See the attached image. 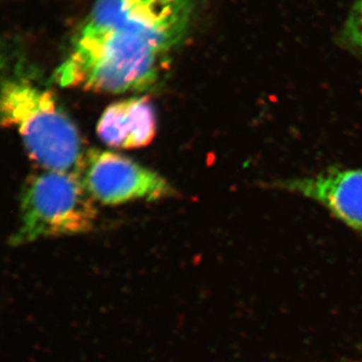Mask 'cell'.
<instances>
[{"instance_id":"6da1fadb","label":"cell","mask_w":362,"mask_h":362,"mask_svg":"<svg viewBox=\"0 0 362 362\" xmlns=\"http://www.w3.org/2000/svg\"><path fill=\"white\" fill-rule=\"evenodd\" d=\"M171 51L143 33L84 23L54 78L62 87L103 94L144 92L160 78Z\"/></svg>"},{"instance_id":"7a4b0ae2","label":"cell","mask_w":362,"mask_h":362,"mask_svg":"<svg viewBox=\"0 0 362 362\" xmlns=\"http://www.w3.org/2000/svg\"><path fill=\"white\" fill-rule=\"evenodd\" d=\"M1 121L18 130L28 156L45 170L78 173L82 139L51 90L23 78L4 81Z\"/></svg>"},{"instance_id":"3957f363","label":"cell","mask_w":362,"mask_h":362,"mask_svg":"<svg viewBox=\"0 0 362 362\" xmlns=\"http://www.w3.org/2000/svg\"><path fill=\"white\" fill-rule=\"evenodd\" d=\"M97 209L77 173L45 170L25 181L13 246L47 238L82 235L94 228Z\"/></svg>"},{"instance_id":"277c9868","label":"cell","mask_w":362,"mask_h":362,"mask_svg":"<svg viewBox=\"0 0 362 362\" xmlns=\"http://www.w3.org/2000/svg\"><path fill=\"white\" fill-rule=\"evenodd\" d=\"M78 175L94 201L107 206L157 201L175 194L165 178L115 152L90 150L83 158Z\"/></svg>"},{"instance_id":"5b68a950","label":"cell","mask_w":362,"mask_h":362,"mask_svg":"<svg viewBox=\"0 0 362 362\" xmlns=\"http://www.w3.org/2000/svg\"><path fill=\"white\" fill-rule=\"evenodd\" d=\"M192 11V0H97L86 21L135 25L177 47L188 32Z\"/></svg>"},{"instance_id":"8992f818","label":"cell","mask_w":362,"mask_h":362,"mask_svg":"<svg viewBox=\"0 0 362 362\" xmlns=\"http://www.w3.org/2000/svg\"><path fill=\"white\" fill-rule=\"evenodd\" d=\"M272 187L317 202L344 225L362 233V169L329 168L276 181Z\"/></svg>"},{"instance_id":"52a82bcc","label":"cell","mask_w":362,"mask_h":362,"mask_svg":"<svg viewBox=\"0 0 362 362\" xmlns=\"http://www.w3.org/2000/svg\"><path fill=\"white\" fill-rule=\"evenodd\" d=\"M156 130V109L147 97L128 98L111 104L97 125L100 139L118 149L147 146L153 141Z\"/></svg>"},{"instance_id":"ba28073f","label":"cell","mask_w":362,"mask_h":362,"mask_svg":"<svg viewBox=\"0 0 362 362\" xmlns=\"http://www.w3.org/2000/svg\"><path fill=\"white\" fill-rule=\"evenodd\" d=\"M343 42L362 56V0H354L341 33Z\"/></svg>"}]
</instances>
